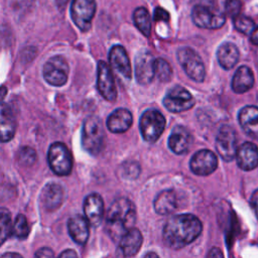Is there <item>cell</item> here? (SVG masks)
Listing matches in <instances>:
<instances>
[{
	"mask_svg": "<svg viewBox=\"0 0 258 258\" xmlns=\"http://www.w3.org/2000/svg\"><path fill=\"white\" fill-rule=\"evenodd\" d=\"M57 258H78V254L75 250L67 249L63 252H61Z\"/></svg>",
	"mask_w": 258,
	"mask_h": 258,
	"instance_id": "obj_40",
	"label": "cell"
},
{
	"mask_svg": "<svg viewBox=\"0 0 258 258\" xmlns=\"http://www.w3.org/2000/svg\"><path fill=\"white\" fill-rule=\"evenodd\" d=\"M165 124V118L158 110L148 109L144 111L139 121V128L143 139L149 143L155 142L163 133Z\"/></svg>",
	"mask_w": 258,
	"mask_h": 258,
	"instance_id": "obj_4",
	"label": "cell"
},
{
	"mask_svg": "<svg viewBox=\"0 0 258 258\" xmlns=\"http://www.w3.org/2000/svg\"><path fill=\"white\" fill-rule=\"evenodd\" d=\"M217 58L224 70H231L238 62L239 49L232 42H224L217 50Z\"/></svg>",
	"mask_w": 258,
	"mask_h": 258,
	"instance_id": "obj_27",
	"label": "cell"
},
{
	"mask_svg": "<svg viewBox=\"0 0 258 258\" xmlns=\"http://www.w3.org/2000/svg\"><path fill=\"white\" fill-rule=\"evenodd\" d=\"M36 152L29 146H24L18 151L17 159L18 162L23 166H31L36 161Z\"/></svg>",
	"mask_w": 258,
	"mask_h": 258,
	"instance_id": "obj_33",
	"label": "cell"
},
{
	"mask_svg": "<svg viewBox=\"0 0 258 258\" xmlns=\"http://www.w3.org/2000/svg\"><path fill=\"white\" fill-rule=\"evenodd\" d=\"M122 175L128 179H135L140 173V166L135 161H127L122 164Z\"/></svg>",
	"mask_w": 258,
	"mask_h": 258,
	"instance_id": "obj_34",
	"label": "cell"
},
{
	"mask_svg": "<svg viewBox=\"0 0 258 258\" xmlns=\"http://www.w3.org/2000/svg\"><path fill=\"white\" fill-rule=\"evenodd\" d=\"M136 222V210L133 203L126 198L115 200L106 216V229L115 242H119L121 238L132 228Z\"/></svg>",
	"mask_w": 258,
	"mask_h": 258,
	"instance_id": "obj_2",
	"label": "cell"
},
{
	"mask_svg": "<svg viewBox=\"0 0 258 258\" xmlns=\"http://www.w3.org/2000/svg\"><path fill=\"white\" fill-rule=\"evenodd\" d=\"M178 62L182 67L184 73L192 81L202 83L206 77V70L201 56L192 48L184 46L180 47L176 53Z\"/></svg>",
	"mask_w": 258,
	"mask_h": 258,
	"instance_id": "obj_6",
	"label": "cell"
},
{
	"mask_svg": "<svg viewBox=\"0 0 258 258\" xmlns=\"http://www.w3.org/2000/svg\"><path fill=\"white\" fill-rule=\"evenodd\" d=\"M218 166V158L216 154L209 149H202L196 152L189 161L190 170L201 176L213 173Z\"/></svg>",
	"mask_w": 258,
	"mask_h": 258,
	"instance_id": "obj_14",
	"label": "cell"
},
{
	"mask_svg": "<svg viewBox=\"0 0 258 258\" xmlns=\"http://www.w3.org/2000/svg\"><path fill=\"white\" fill-rule=\"evenodd\" d=\"M89 225L87 219L81 215H75L70 218L68 222V230L70 236L76 243L80 245L86 244L90 234Z\"/></svg>",
	"mask_w": 258,
	"mask_h": 258,
	"instance_id": "obj_24",
	"label": "cell"
},
{
	"mask_svg": "<svg viewBox=\"0 0 258 258\" xmlns=\"http://www.w3.org/2000/svg\"><path fill=\"white\" fill-rule=\"evenodd\" d=\"M154 210L159 215H169L177 208L176 195L172 189L160 191L154 200Z\"/></svg>",
	"mask_w": 258,
	"mask_h": 258,
	"instance_id": "obj_26",
	"label": "cell"
},
{
	"mask_svg": "<svg viewBox=\"0 0 258 258\" xmlns=\"http://www.w3.org/2000/svg\"><path fill=\"white\" fill-rule=\"evenodd\" d=\"M216 149L225 161H231L237 153L236 131L229 125H222L216 137Z\"/></svg>",
	"mask_w": 258,
	"mask_h": 258,
	"instance_id": "obj_10",
	"label": "cell"
},
{
	"mask_svg": "<svg viewBox=\"0 0 258 258\" xmlns=\"http://www.w3.org/2000/svg\"><path fill=\"white\" fill-rule=\"evenodd\" d=\"M97 88L104 99L114 102L117 98V89L109 64L104 60H99L97 69Z\"/></svg>",
	"mask_w": 258,
	"mask_h": 258,
	"instance_id": "obj_13",
	"label": "cell"
},
{
	"mask_svg": "<svg viewBox=\"0 0 258 258\" xmlns=\"http://www.w3.org/2000/svg\"><path fill=\"white\" fill-rule=\"evenodd\" d=\"M235 157L242 170H252L258 166V147L252 142H244L238 147Z\"/></svg>",
	"mask_w": 258,
	"mask_h": 258,
	"instance_id": "obj_20",
	"label": "cell"
},
{
	"mask_svg": "<svg viewBox=\"0 0 258 258\" xmlns=\"http://www.w3.org/2000/svg\"><path fill=\"white\" fill-rule=\"evenodd\" d=\"M69 0H55V2H56V5L58 6V8L61 10L64 6H66V4H67V2H68Z\"/></svg>",
	"mask_w": 258,
	"mask_h": 258,
	"instance_id": "obj_44",
	"label": "cell"
},
{
	"mask_svg": "<svg viewBox=\"0 0 258 258\" xmlns=\"http://www.w3.org/2000/svg\"><path fill=\"white\" fill-rule=\"evenodd\" d=\"M133 21L135 26L143 33L144 36L149 37L151 33V20L149 12L144 7H138L133 12Z\"/></svg>",
	"mask_w": 258,
	"mask_h": 258,
	"instance_id": "obj_28",
	"label": "cell"
},
{
	"mask_svg": "<svg viewBox=\"0 0 258 258\" xmlns=\"http://www.w3.org/2000/svg\"><path fill=\"white\" fill-rule=\"evenodd\" d=\"M42 75L44 80L51 86H63L69 77V64L60 55L50 57L43 66Z\"/></svg>",
	"mask_w": 258,
	"mask_h": 258,
	"instance_id": "obj_8",
	"label": "cell"
},
{
	"mask_svg": "<svg viewBox=\"0 0 258 258\" xmlns=\"http://www.w3.org/2000/svg\"><path fill=\"white\" fill-rule=\"evenodd\" d=\"M208 258H224V256L219 248H213L211 249Z\"/></svg>",
	"mask_w": 258,
	"mask_h": 258,
	"instance_id": "obj_41",
	"label": "cell"
},
{
	"mask_svg": "<svg viewBox=\"0 0 258 258\" xmlns=\"http://www.w3.org/2000/svg\"><path fill=\"white\" fill-rule=\"evenodd\" d=\"M109 62L111 67L126 79L132 78V68L129 56L122 45L116 44L109 51Z\"/></svg>",
	"mask_w": 258,
	"mask_h": 258,
	"instance_id": "obj_17",
	"label": "cell"
},
{
	"mask_svg": "<svg viewBox=\"0 0 258 258\" xmlns=\"http://www.w3.org/2000/svg\"><path fill=\"white\" fill-rule=\"evenodd\" d=\"M34 258H54V254L50 248L43 247L36 251Z\"/></svg>",
	"mask_w": 258,
	"mask_h": 258,
	"instance_id": "obj_37",
	"label": "cell"
},
{
	"mask_svg": "<svg viewBox=\"0 0 258 258\" xmlns=\"http://www.w3.org/2000/svg\"><path fill=\"white\" fill-rule=\"evenodd\" d=\"M16 131V121L10 107L0 102V142L10 141Z\"/></svg>",
	"mask_w": 258,
	"mask_h": 258,
	"instance_id": "obj_22",
	"label": "cell"
},
{
	"mask_svg": "<svg viewBox=\"0 0 258 258\" xmlns=\"http://www.w3.org/2000/svg\"><path fill=\"white\" fill-rule=\"evenodd\" d=\"M154 62L155 58L152 53L146 49L140 50L134 60V74L135 79L139 85H149L154 77Z\"/></svg>",
	"mask_w": 258,
	"mask_h": 258,
	"instance_id": "obj_12",
	"label": "cell"
},
{
	"mask_svg": "<svg viewBox=\"0 0 258 258\" xmlns=\"http://www.w3.org/2000/svg\"><path fill=\"white\" fill-rule=\"evenodd\" d=\"M254 86V74L250 68L241 66L235 72L232 79V89L237 94H243L251 90Z\"/></svg>",
	"mask_w": 258,
	"mask_h": 258,
	"instance_id": "obj_25",
	"label": "cell"
},
{
	"mask_svg": "<svg viewBox=\"0 0 258 258\" xmlns=\"http://www.w3.org/2000/svg\"><path fill=\"white\" fill-rule=\"evenodd\" d=\"M234 25L238 31H240L241 33L246 34V35L251 34L255 28L254 21L251 18L244 16V15L236 16L234 18Z\"/></svg>",
	"mask_w": 258,
	"mask_h": 258,
	"instance_id": "obj_32",
	"label": "cell"
},
{
	"mask_svg": "<svg viewBox=\"0 0 258 258\" xmlns=\"http://www.w3.org/2000/svg\"><path fill=\"white\" fill-rule=\"evenodd\" d=\"M192 142V136L190 132L182 125L175 126L169 137H168V147L175 154H184L189 149Z\"/></svg>",
	"mask_w": 258,
	"mask_h": 258,
	"instance_id": "obj_18",
	"label": "cell"
},
{
	"mask_svg": "<svg viewBox=\"0 0 258 258\" xmlns=\"http://www.w3.org/2000/svg\"><path fill=\"white\" fill-rule=\"evenodd\" d=\"M191 19L201 28L217 29L226 22L225 15L217 8H209L201 5H194L191 9Z\"/></svg>",
	"mask_w": 258,
	"mask_h": 258,
	"instance_id": "obj_9",
	"label": "cell"
},
{
	"mask_svg": "<svg viewBox=\"0 0 258 258\" xmlns=\"http://www.w3.org/2000/svg\"><path fill=\"white\" fill-rule=\"evenodd\" d=\"M30 232V227L27 219L24 215L19 214L14 221L12 226V234L18 239H25Z\"/></svg>",
	"mask_w": 258,
	"mask_h": 258,
	"instance_id": "obj_31",
	"label": "cell"
},
{
	"mask_svg": "<svg viewBox=\"0 0 258 258\" xmlns=\"http://www.w3.org/2000/svg\"><path fill=\"white\" fill-rule=\"evenodd\" d=\"M143 237L141 232L137 228L129 230L119 241L118 256L123 258H129L138 253L142 245Z\"/></svg>",
	"mask_w": 258,
	"mask_h": 258,
	"instance_id": "obj_16",
	"label": "cell"
},
{
	"mask_svg": "<svg viewBox=\"0 0 258 258\" xmlns=\"http://www.w3.org/2000/svg\"><path fill=\"white\" fill-rule=\"evenodd\" d=\"M155 76L162 83H167L171 80L172 70L170 64L163 58H157L154 62Z\"/></svg>",
	"mask_w": 258,
	"mask_h": 258,
	"instance_id": "obj_30",
	"label": "cell"
},
{
	"mask_svg": "<svg viewBox=\"0 0 258 258\" xmlns=\"http://www.w3.org/2000/svg\"><path fill=\"white\" fill-rule=\"evenodd\" d=\"M242 9V2L240 0H227L225 4L226 13L230 16L235 18L236 16L240 15Z\"/></svg>",
	"mask_w": 258,
	"mask_h": 258,
	"instance_id": "obj_35",
	"label": "cell"
},
{
	"mask_svg": "<svg viewBox=\"0 0 258 258\" xmlns=\"http://www.w3.org/2000/svg\"><path fill=\"white\" fill-rule=\"evenodd\" d=\"M133 117L129 110L118 108L107 119V127L112 133H124L132 125Z\"/></svg>",
	"mask_w": 258,
	"mask_h": 258,
	"instance_id": "obj_23",
	"label": "cell"
},
{
	"mask_svg": "<svg viewBox=\"0 0 258 258\" xmlns=\"http://www.w3.org/2000/svg\"><path fill=\"white\" fill-rule=\"evenodd\" d=\"M251 206L255 212V215L258 219V188L256 190H254V192L251 196V200H250Z\"/></svg>",
	"mask_w": 258,
	"mask_h": 258,
	"instance_id": "obj_39",
	"label": "cell"
},
{
	"mask_svg": "<svg viewBox=\"0 0 258 258\" xmlns=\"http://www.w3.org/2000/svg\"><path fill=\"white\" fill-rule=\"evenodd\" d=\"M63 188L56 182L46 183L40 194V202L46 211L57 210L63 202Z\"/></svg>",
	"mask_w": 258,
	"mask_h": 258,
	"instance_id": "obj_19",
	"label": "cell"
},
{
	"mask_svg": "<svg viewBox=\"0 0 258 258\" xmlns=\"http://www.w3.org/2000/svg\"><path fill=\"white\" fill-rule=\"evenodd\" d=\"M154 20L155 21H167L169 19V14L166 10H164L161 7H157L154 10V14H153Z\"/></svg>",
	"mask_w": 258,
	"mask_h": 258,
	"instance_id": "obj_36",
	"label": "cell"
},
{
	"mask_svg": "<svg viewBox=\"0 0 258 258\" xmlns=\"http://www.w3.org/2000/svg\"><path fill=\"white\" fill-rule=\"evenodd\" d=\"M12 234L11 214L6 208H0V246Z\"/></svg>",
	"mask_w": 258,
	"mask_h": 258,
	"instance_id": "obj_29",
	"label": "cell"
},
{
	"mask_svg": "<svg viewBox=\"0 0 258 258\" xmlns=\"http://www.w3.org/2000/svg\"><path fill=\"white\" fill-rule=\"evenodd\" d=\"M201 220L191 214H180L169 218L162 232L164 244L174 250H179L194 242L202 233Z\"/></svg>",
	"mask_w": 258,
	"mask_h": 258,
	"instance_id": "obj_1",
	"label": "cell"
},
{
	"mask_svg": "<svg viewBox=\"0 0 258 258\" xmlns=\"http://www.w3.org/2000/svg\"><path fill=\"white\" fill-rule=\"evenodd\" d=\"M84 213L88 223L93 227H98L104 216V202L99 194L93 192L86 197L84 201Z\"/></svg>",
	"mask_w": 258,
	"mask_h": 258,
	"instance_id": "obj_15",
	"label": "cell"
},
{
	"mask_svg": "<svg viewBox=\"0 0 258 258\" xmlns=\"http://www.w3.org/2000/svg\"><path fill=\"white\" fill-rule=\"evenodd\" d=\"M144 258H159V256L155 252H149L144 256Z\"/></svg>",
	"mask_w": 258,
	"mask_h": 258,
	"instance_id": "obj_45",
	"label": "cell"
},
{
	"mask_svg": "<svg viewBox=\"0 0 258 258\" xmlns=\"http://www.w3.org/2000/svg\"><path fill=\"white\" fill-rule=\"evenodd\" d=\"M47 161L50 169L57 175H69L73 168V156L67 145L54 142L49 146Z\"/></svg>",
	"mask_w": 258,
	"mask_h": 258,
	"instance_id": "obj_5",
	"label": "cell"
},
{
	"mask_svg": "<svg viewBox=\"0 0 258 258\" xmlns=\"http://www.w3.org/2000/svg\"><path fill=\"white\" fill-rule=\"evenodd\" d=\"M105 132L102 121L97 116H89L82 129V146L92 155L100 153L104 146Z\"/></svg>",
	"mask_w": 258,
	"mask_h": 258,
	"instance_id": "obj_3",
	"label": "cell"
},
{
	"mask_svg": "<svg viewBox=\"0 0 258 258\" xmlns=\"http://www.w3.org/2000/svg\"><path fill=\"white\" fill-rule=\"evenodd\" d=\"M250 40L253 44L258 45V27H255L254 30L252 31V33L250 34Z\"/></svg>",
	"mask_w": 258,
	"mask_h": 258,
	"instance_id": "obj_42",
	"label": "cell"
},
{
	"mask_svg": "<svg viewBox=\"0 0 258 258\" xmlns=\"http://www.w3.org/2000/svg\"><path fill=\"white\" fill-rule=\"evenodd\" d=\"M0 258H23V257L20 254L15 252H7V253H4Z\"/></svg>",
	"mask_w": 258,
	"mask_h": 258,
	"instance_id": "obj_43",
	"label": "cell"
},
{
	"mask_svg": "<svg viewBox=\"0 0 258 258\" xmlns=\"http://www.w3.org/2000/svg\"><path fill=\"white\" fill-rule=\"evenodd\" d=\"M96 7V0H73L71 16L81 31H88L91 28Z\"/></svg>",
	"mask_w": 258,
	"mask_h": 258,
	"instance_id": "obj_7",
	"label": "cell"
},
{
	"mask_svg": "<svg viewBox=\"0 0 258 258\" xmlns=\"http://www.w3.org/2000/svg\"><path fill=\"white\" fill-rule=\"evenodd\" d=\"M163 105L169 112L179 113L189 110L195 105V99L186 89L175 86L163 98Z\"/></svg>",
	"mask_w": 258,
	"mask_h": 258,
	"instance_id": "obj_11",
	"label": "cell"
},
{
	"mask_svg": "<svg viewBox=\"0 0 258 258\" xmlns=\"http://www.w3.org/2000/svg\"><path fill=\"white\" fill-rule=\"evenodd\" d=\"M195 5H201L209 8H217V0H195Z\"/></svg>",
	"mask_w": 258,
	"mask_h": 258,
	"instance_id": "obj_38",
	"label": "cell"
},
{
	"mask_svg": "<svg viewBox=\"0 0 258 258\" xmlns=\"http://www.w3.org/2000/svg\"><path fill=\"white\" fill-rule=\"evenodd\" d=\"M238 120L247 135L258 139V107L246 106L242 108L239 112Z\"/></svg>",
	"mask_w": 258,
	"mask_h": 258,
	"instance_id": "obj_21",
	"label": "cell"
}]
</instances>
